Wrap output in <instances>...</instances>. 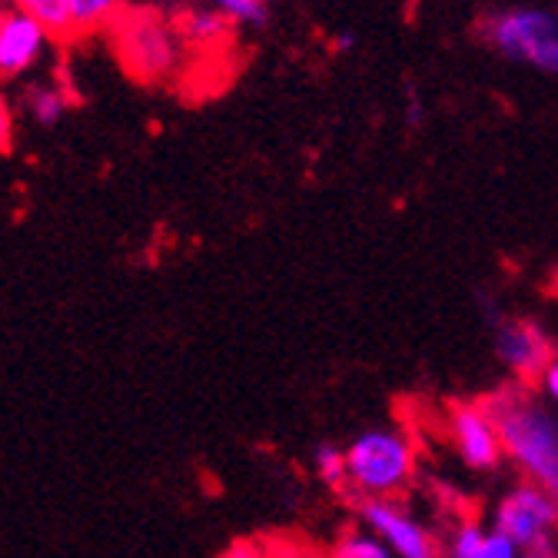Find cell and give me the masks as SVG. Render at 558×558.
Instances as JSON below:
<instances>
[{
  "mask_svg": "<svg viewBox=\"0 0 558 558\" xmlns=\"http://www.w3.org/2000/svg\"><path fill=\"white\" fill-rule=\"evenodd\" d=\"M496 415L506 462L519 478L545 488L558 502V409L535 386L509 383L485 399Z\"/></svg>",
  "mask_w": 558,
  "mask_h": 558,
  "instance_id": "obj_1",
  "label": "cell"
},
{
  "mask_svg": "<svg viewBox=\"0 0 558 558\" xmlns=\"http://www.w3.org/2000/svg\"><path fill=\"white\" fill-rule=\"evenodd\" d=\"M107 40L120 66L140 84H173L186 77L193 50L186 47L173 14L133 4L107 31Z\"/></svg>",
  "mask_w": 558,
  "mask_h": 558,
  "instance_id": "obj_2",
  "label": "cell"
},
{
  "mask_svg": "<svg viewBox=\"0 0 558 558\" xmlns=\"http://www.w3.org/2000/svg\"><path fill=\"white\" fill-rule=\"evenodd\" d=\"M418 446L402 426H369L345 442V488L349 499H402L415 485Z\"/></svg>",
  "mask_w": 558,
  "mask_h": 558,
  "instance_id": "obj_3",
  "label": "cell"
},
{
  "mask_svg": "<svg viewBox=\"0 0 558 558\" xmlns=\"http://www.w3.org/2000/svg\"><path fill=\"white\" fill-rule=\"evenodd\" d=\"M478 37L506 63L535 74H558V11L532 4L499 8L482 17Z\"/></svg>",
  "mask_w": 558,
  "mask_h": 558,
  "instance_id": "obj_4",
  "label": "cell"
},
{
  "mask_svg": "<svg viewBox=\"0 0 558 558\" xmlns=\"http://www.w3.org/2000/svg\"><path fill=\"white\" fill-rule=\"evenodd\" d=\"M488 525L509 535L522 551L551 545V538L558 532V502L545 493V488L519 478L496 499Z\"/></svg>",
  "mask_w": 558,
  "mask_h": 558,
  "instance_id": "obj_5",
  "label": "cell"
},
{
  "mask_svg": "<svg viewBox=\"0 0 558 558\" xmlns=\"http://www.w3.org/2000/svg\"><path fill=\"white\" fill-rule=\"evenodd\" d=\"M356 519L396 558H442V535L429 522L418 519L402 499L360 502Z\"/></svg>",
  "mask_w": 558,
  "mask_h": 558,
  "instance_id": "obj_6",
  "label": "cell"
},
{
  "mask_svg": "<svg viewBox=\"0 0 558 558\" xmlns=\"http://www.w3.org/2000/svg\"><path fill=\"white\" fill-rule=\"evenodd\" d=\"M446 436L456 452V459L469 472H496L506 462L502 436L496 426V415L485 399L475 402H456L446 412Z\"/></svg>",
  "mask_w": 558,
  "mask_h": 558,
  "instance_id": "obj_7",
  "label": "cell"
},
{
  "mask_svg": "<svg viewBox=\"0 0 558 558\" xmlns=\"http://www.w3.org/2000/svg\"><path fill=\"white\" fill-rule=\"evenodd\" d=\"M496 356L512 376V383L535 386L545 366L551 363L555 349L545 329L532 319H502L496 326Z\"/></svg>",
  "mask_w": 558,
  "mask_h": 558,
  "instance_id": "obj_8",
  "label": "cell"
},
{
  "mask_svg": "<svg viewBox=\"0 0 558 558\" xmlns=\"http://www.w3.org/2000/svg\"><path fill=\"white\" fill-rule=\"evenodd\" d=\"M53 37L24 11L11 8L0 14V77H21L47 53Z\"/></svg>",
  "mask_w": 558,
  "mask_h": 558,
  "instance_id": "obj_9",
  "label": "cell"
},
{
  "mask_svg": "<svg viewBox=\"0 0 558 558\" xmlns=\"http://www.w3.org/2000/svg\"><path fill=\"white\" fill-rule=\"evenodd\" d=\"M177 17V27L186 40V47L193 53H217L220 47H227L233 40V27L214 11V8H206L203 0H193L190 8H183Z\"/></svg>",
  "mask_w": 558,
  "mask_h": 558,
  "instance_id": "obj_10",
  "label": "cell"
},
{
  "mask_svg": "<svg viewBox=\"0 0 558 558\" xmlns=\"http://www.w3.org/2000/svg\"><path fill=\"white\" fill-rule=\"evenodd\" d=\"M130 8L133 0H70L77 34H100V31L107 34Z\"/></svg>",
  "mask_w": 558,
  "mask_h": 558,
  "instance_id": "obj_11",
  "label": "cell"
},
{
  "mask_svg": "<svg viewBox=\"0 0 558 558\" xmlns=\"http://www.w3.org/2000/svg\"><path fill=\"white\" fill-rule=\"evenodd\" d=\"M14 8L34 17L53 40H70L77 37L74 31V11H70V0H14Z\"/></svg>",
  "mask_w": 558,
  "mask_h": 558,
  "instance_id": "obj_12",
  "label": "cell"
},
{
  "mask_svg": "<svg viewBox=\"0 0 558 558\" xmlns=\"http://www.w3.org/2000/svg\"><path fill=\"white\" fill-rule=\"evenodd\" d=\"M326 558H396V555L369 529L356 522L332 538V545L326 548Z\"/></svg>",
  "mask_w": 558,
  "mask_h": 558,
  "instance_id": "obj_13",
  "label": "cell"
},
{
  "mask_svg": "<svg viewBox=\"0 0 558 558\" xmlns=\"http://www.w3.org/2000/svg\"><path fill=\"white\" fill-rule=\"evenodd\" d=\"M206 8H214L233 31H259L269 21L272 0H203Z\"/></svg>",
  "mask_w": 558,
  "mask_h": 558,
  "instance_id": "obj_14",
  "label": "cell"
},
{
  "mask_svg": "<svg viewBox=\"0 0 558 558\" xmlns=\"http://www.w3.org/2000/svg\"><path fill=\"white\" fill-rule=\"evenodd\" d=\"M27 113L34 123L40 126H57L63 120V113L70 110V97L57 87V84H37L27 90V100H24Z\"/></svg>",
  "mask_w": 558,
  "mask_h": 558,
  "instance_id": "obj_15",
  "label": "cell"
},
{
  "mask_svg": "<svg viewBox=\"0 0 558 558\" xmlns=\"http://www.w3.org/2000/svg\"><path fill=\"white\" fill-rule=\"evenodd\" d=\"M313 469H316V478L329 488H345V446H332V442H323L316 446L313 452Z\"/></svg>",
  "mask_w": 558,
  "mask_h": 558,
  "instance_id": "obj_16",
  "label": "cell"
},
{
  "mask_svg": "<svg viewBox=\"0 0 558 558\" xmlns=\"http://www.w3.org/2000/svg\"><path fill=\"white\" fill-rule=\"evenodd\" d=\"M478 558H522V548L509 535H502V532H496L493 525H488L485 529V538H482Z\"/></svg>",
  "mask_w": 558,
  "mask_h": 558,
  "instance_id": "obj_17",
  "label": "cell"
},
{
  "mask_svg": "<svg viewBox=\"0 0 558 558\" xmlns=\"http://www.w3.org/2000/svg\"><path fill=\"white\" fill-rule=\"evenodd\" d=\"M269 558H326L316 545H306L300 538H276L269 542Z\"/></svg>",
  "mask_w": 558,
  "mask_h": 558,
  "instance_id": "obj_18",
  "label": "cell"
},
{
  "mask_svg": "<svg viewBox=\"0 0 558 558\" xmlns=\"http://www.w3.org/2000/svg\"><path fill=\"white\" fill-rule=\"evenodd\" d=\"M535 389H538V396H542L551 409H558V356H551V363H548L545 373L538 376Z\"/></svg>",
  "mask_w": 558,
  "mask_h": 558,
  "instance_id": "obj_19",
  "label": "cell"
},
{
  "mask_svg": "<svg viewBox=\"0 0 558 558\" xmlns=\"http://www.w3.org/2000/svg\"><path fill=\"white\" fill-rule=\"evenodd\" d=\"M220 558H269V542L240 538V542H233Z\"/></svg>",
  "mask_w": 558,
  "mask_h": 558,
  "instance_id": "obj_20",
  "label": "cell"
},
{
  "mask_svg": "<svg viewBox=\"0 0 558 558\" xmlns=\"http://www.w3.org/2000/svg\"><path fill=\"white\" fill-rule=\"evenodd\" d=\"M14 144V107L0 94V150H11Z\"/></svg>",
  "mask_w": 558,
  "mask_h": 558,
  "instance_id": "obj_21",
  "label": "cell"
},
{
  "mask_svg": "<svg viewBox=\"0 0 558 558\" xmlns=\"http://www.w3.org/2000/svg\"><path fill=\"white\" fill-rule=\"evenodd\" d=\"M136 4L154 8V11H163V14H180L183 8L193 4V0H136Z\"/></svg>",
  "mask_w": 558,
  "mask_h": 558,
  "instance_id": "obj_22",
  "label": "cell"
},
{
  "mask_svg": "<svg viewBox=\"0 0 558 558\" xmlns=\"http://www.w3.org/2000/svg\"><path fill=\"white\" fill-rule=\"evenodd\" d=\"M522 558H558L555 545H538V548H525Z\"/></svg>",
  "mask_w": 558,
  "mask_h": 558,
  "instance_id": "obj_23",
  "label": "cell"
},
{
  "mask_svg": "<svg viewBox=\"0 0 558 558\" xmlns=\"http://www.w3.org/2000/svg\"><path fill=\"white\" fill-rule=\"evenodd\" d=\"M14 8V0H0V14H8Z\"/></svg>",
  "mask_w": 558,
  "mask_h": 558,
  "instance_id": "obj_24",
  "label": "cell"
}]
</instances>
